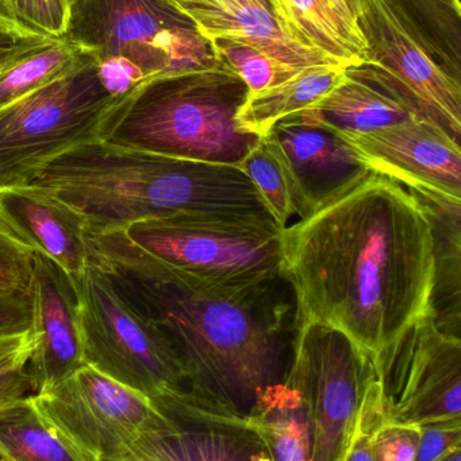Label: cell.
Masks as SVG:
<instances>
[{"instance_id":"1","label":"cell","mask_w":461,"mask_h":461,"mask_svg":"<svg viewBox=\"0 0 461 461\" xmlns=\"http://www.w3.org/2000/svg\"><path fill=\"white\" fill-rule=\"evenodd\" d=\"M281 276L298 327L335 328L376 362L432 314L429 223L402 184L373 173L281 230Z\"/></svg>"},{"instance_id":"2","label":"cell","mask_w":461,"mask_h":461,"mask_svg":"<svg viewBox=\"0 0 461 461\" xmlns=\"http://www.w3.org/2000/svg\"><path fill=\"white\" fill-rule=\"evenodd\" d=\"M110 273L170 339L200 411L246 421L260 394L286 379L298 314L294 290L281 274L216 285Z\"/></svg>"},{"instance_id":"3","label":"cell","mask_w":461,"mask_h":461,"mask_svg":"<svg viewBox=\"0 0 461 461\" xmlns=\"http://www.w3.org/2000/svg\"><path fill=\"white\" fill-rule=\"evenodd\" d=\"M27 184L75 210L88 236L175 216L275 221L238 167L172 158L100 140L60 154Z\"/></svg>"},{"instance_id":"4","label":"cell","mask_w":461,"mask_h":461,"mask_svg":"<svg viewBox=\"0 0 461 461\" xmlns=\"http://www.w3.org/2000/svg\"><path fill=\"white\" fill-rule=\"evenodd\" d=\"M249 89L224 62L146 78L108 113L100 140L159 156L240 167L260 137L240 129Z\"/></svg>"},{"instance_id":"5","label":"cell","mask_w":461,"mask_h":461,"mask_svg":"<svg viewBox=\"0 0 461 461\" xmlns=\"http://www.w3.org/2000/svg\"><path fill=\"white\" fill-rule=\"evenodd\" d=\"M281 230L275 221L175 216L88 240L91 262L113 273L240 285L281 276Z\"/></svg>"},{"instance_id":"6","label":"cell","mask_w":461,"mask_h":461,"mask_svg":"<svg viewBox=\"0 0 461 461\" xmlns=\"http://www.w3.org/2000/svg\"><path fill=\"white\" fill-rule=\"evenodd\" d=\"M72 282L86 365L145 395L170 419L199 411L170 339L118 279L91 262Z\"/></svg>"},{"instance_id":"7","label":"cell","mask_w":461,"mask_h":461,"mask_svg":"<svg viewBox=\"0 0 461 461\" xmlns=\"http://www.w3.org/2000/svg\"><path fill=\"white\" fill-rule=\"evenodd\" d=\"M97 62L0 110V188L27 184L60 154L100 140L121 97L105 88Z\"/></svg>"},{"instance_id":"8","label":"cell","mask_w":461,"mask_h":461,"mask_svg":"<svg viewBox=\"0 0 461 461\" xmlns=\"http://www.w3.org/2000/svg\"><path fill=\"white\" fill-rule=\"evenodd\" d=\"M67 37L94 49L97 59H130L148 78L219 62L210 41L171 0H76Z\"/></svg>"},{"instance_id":"9","label":"cell","mask_w":461,"mask_h":461,"mask_svg":"<svg viewBox=\"0 0 461 461\" xmlns=\"http://www.w3.org/2000/svg\"><path fill=\"white\" fill-rule=\"evenodd\" d=\"M286 378L308 403L310 461H346L375 379L371 357L340 330L308 322L298 327Z\"/></svg>"},{"instance_id":"10","label":"cell","mask_w":461,"mask_h":461,"mask_svg":"<svg viewBox=\"0 0 461 461\" xmlns=\"http://www.w3.org/2000/svg\"><path fill=\"white\" fill-rule=\"evenodd\" d=\"M32 397L48 424L97 461H122L135 438L176 425L148 397L87 365Z\"/></svg>"},{"instance_id":"11","label":"cell","mask_w":461,"mask_h":461,"mask_svg":"<svg viewBox=\"0 0 461 461\" xmlns=\"http://www.w3.org/2000/svg\"><path fill=\"white\" fill-rule=\"evenodd\" d=\"M367 64L352 72L386 88L414 115L432 122L460 142V78L444 69L410 29L394 0H371L359 19Z\"/></svg>"},{"instance_id":"12","label":"cell","mask_w":461,"mask_h":461,"mask_svg":"<svg viewBox=\"0 0 461 461\" xmlns=\"http://www.w3.org/2000/svg\"><path fill=\"white\" fill-rule=\"evenodd\" d=\"M373 365L386 421L414 427L461 421V338L441 332L433 314Z\"/></svg>"},{"instance_id":"13","label":"cell","mask_w":461,"mask_h":461,"mask_svg":"<svg viewBox=\"0 0 461 461\" xmlns=\"http://www.w3.org/2000/svg\"><path fill=\"white\" fill-rule=\"evenodd\" d=\"M262 138L281 165L292 210L300 221L373 173L338 132L305 113L278 122Z\"/></svg>"},{"instance_id":"14","label":"cell","mask_w":461,"mask_h":461,"mask_svg":"<svg viewBox=\"0 0 461 461\" xmlns=\"http://www.w3.org/2000/svg\"><path fill=\"white\" fill-rule=\"evenodd\" d=\"M340 135L371 172L406 188L421 186L461 199L460 142L438 124L416 118L375 131Z\"/></svg>"},{"instance_id":"15","label":"cell","mask_w":461,"mask_h":461,"mask_svg":"<svg viewBox=\"0 0 461 461\" xmlns=\"http://www.w3.org/2000/svg\"><path fill=\"white\" fill-rule=\"evenodd\" d=\"M34 255L30 294L32 349L27 373L35 394L61 384L86 362L72 279L48 258Z\"/></svg>"},{"instance_id":"16","label":"cell","mask_w":461,"mask_h":461,"mask_svg":"<svg viewBox=\"0 0 461 461\" xmlns=\"http://www.w3.org/2000/svg\"><path fill=\"white\" fill-rule=\"evenodd\" d=\"M0 221L35 254L48 258L70 279L78 278L91 263L84 219L37 186H2Z\"/></svg>"},{"instance_id":"17","label":"cell","mask_w":461,"mask_h":461,"mask_svg":"<svg viewBox=\"0 0 461 461\" xmlns=\"http://www.w3.org/2000/svg\"><path fill=\"white\" fill-rule=\"evenodd\" d=\"M175 5L207 41L224 38L248 43L291 67L340 65L292 41L265 0H175Z\"/></svg>"},{"instance_id":"18","label":"cell","mask_w":461,"mask_h":461,"mask_svg":"<svg viewBox=\"0 0 461 461\" xmlns=\"http://www.w3.org/2000/svg\"><path fill=\"white\" fill-rule=\"evenodd\" d=\"M175 427L143 433L122 461H272L246 421L191 417Z\"/></svg>"},{"instance_id":"19","label":"cell","mask_w":461,"mask_h":461,"mask_svg":"<svg viewBox=\"0 0 461 461\" xmlns=\"http://www.w3.org/2000/svg\"><path fill=\"white\" fill-rule=\"evenodd\" d=\"M295 42L346 68L367 64L368 49L356 16L341 0H265Z\"/></svg>"},{"instance_id":"20","label":"cell","mask_w":461,"mask_h":461,"mask_svg":"<svg viewBox=\"0 0 461 461\" xmlns=\"http://www.w3.org/2000/svg\"><path fill=\"white\" fill-rule=\"evenodd\" d=\"M406 189L421 207L432 233L435 259L433 319L441 332L460 338L461 199L421 186Z\"/></svg>"},{"instance_id":"21","label":"cell","mask_w":461,"mask_h":461,"mask_svg":"<svg viewBox=\"0 0 461 461\" xmlns=\"http://www.w3.org/2000/svg\"><path fill=\"white\" fill-rule=\"evenodd\" d=\"M303 113L338 134H363L419 118L386 88L349 68L332 92Z\"/></svg>"},{"instance_id":"22","label":"cell","mask_w":461,"mask_h":461,"mask_svg":"<svg viewBox=\"0 0 461 461\" xmlns=\"http://www.w3.org/2000/svg\"><path fill=\"white\" fill-rule=\"evenodd\" d=\"M343 65L306 68L283 83L248 95L237 113V123L249 134L264 137L278 122L321 102L346 78Z\"/></svg>"},{"instance_id":"23","label":"cell","mask_w":461,"mask_h":461,"mask_svg":"<svg viewBox=\"0 0 461 461\" xmlns=\"http://www.w3.org/2000/svg\"><path fill=\"white\" fill-rule=\"evenodd\" d=\"M246 425L264 443L272 461H310L308 403L289 379L268 386L257 398Z\"/></svg>"},{"instance_id":"24","label":"cell","mask_w":461,"mask_h":461,"mask_svg":"<svg viewBox=\"0 0 461 461\" xmlns=\"http://www.w3.org/2000/svg\"><path fill=\"white\" fill-rule=\"evenodd\" d=\"M0 459L5 461H97L48 424L32 395L0 405Z\"/></svg>"},{"instance_id":"25","label":"cell","mask_w":461,"mask_h":461,"mask_svg":"<svg viewBox=\"0 0 461 461\" xmlns=\"http://www.w3.org/2000/svg\"><path fill=\"white\" fill-rule=\"evenodd\" d=\"M97 59V51L64 37L0 72V110Z\"/></svg>"},{"instance_id":"26","label":"cell","mask_w":461,"mask_h":461,"mask_svg":"<svg viewBox=\"0 0 461 461\" xmlns=\"http://www.w3.org/2000/svg\"><path fill=\"white\" fill-rule=\"evenodd\" d=\"M210 43L217 59L227 65L245 83L249 95L283 83L306 69L276 61L248 43L224 38L210 41Z\"/></svg>"},{"instance_id":"27","label":"cell","mask_w":461,"mask_h":461,"mask_svg":"<svg viewBox=\"0 0 461 461\" xmlns=\"http://www.w3.org/2000/svg\"><path fill=\"white\" fill-rule=\"evenodd\" d=\"M75 0H0V19L22 32L46 40L67 37Z\"/></svg>"},{"instance_id":"28","label":"cell","mask_w":461,"mask_h":461,"mask_svg":"<svg viewBox=\"0 0 461 461\" xmlns=\"http://www.w3.org/2000/svg\"><path fill=\"white\" fill-rule=\"evenodd\" d=\"M238 167L254 184L260 199L279 229H286L290 219L294 215L289 186L278 159L271 153L263 138H260L257 145L249 151Z\"/></svg>"},{"instance_id":"29","label":"cell","mask_w":461,"mask_h":461,"mask_svg":"<svg viewBox=\"0 0 461 461\" xmlns=\"http://www.w3.org/2000/svg\"><path fill=\"white\" fill-rule=\"evenodd\" d=\"M34 251L0 221V301L30 303Z\"/></svg>"},{"instance_id":"30","label":"cell","mask_w":461,"mask_h":461,"mask_svg":"<svg viewBox=\"0 0 461 461\" xmlns=\"http://www.w3.org/2000/svg\"><path fill=\"white\" fill-rule=\"evenodd\" d=\"M421 427L394 424L382 419L373 436L375 461H414Z\"/></svg>"},{"instance_id":"31","label":"cell","mask_w":461,"mask_h":461,"mask_svg":"<svg viewBox=\"0 0 461 461\" xmlns=\"http://www.w3.org/2000/svg\"><path fill=\"white\" fill-rule=\"evenodd\" d=\"M382 419H383V411H382L378 382L375 378L371 382L367 393H365L356 435H355L354 443H352L346 461H375L373 436Z\"/></svg>"},{"instance_id":"32","label":"cell","mask_w":461,"mask_h":461,"mask_svg":"<svg viewBox=\"0 0 461 461\" xmlns=\"http://www.w3.org/2000/svg\"><path fill=\"white\" fill-rule=\"evenodd\" d=\"M461 449V421L435 422L421 427L414 461H440Z\"/></svg>"},{"instance_id":"33","label":"cell","mask_w":461,"mask_h":461,"mask_svg":"<svg viewBox=\"0 0 461 461\" xmlns=\"http://www.w3.org/2000/svg\"><path fill=\"white\" fill-rule=\"evenodd\" d=\"M97 67L103 86L115 97L124 96L148 78L141 68L124 57L97 59Z\"/></svg>"},{"instance_id":"34","label":"cell","mask_w":461,"mask_h":461,"mask_svg":"<svg viewBox=\"0 0 461 461\" xmlns=\"http://www.w3.org/2000/svg\"><path fill=\"white\" fill-rule=\"evenodd\" d=\"M32 346L10 355L0 360V405L23 397L29 390H32L29 373H27V362L32 354Z\"/></svg>"},{"instance_id":"35","label":"cell","mask_w":461,"mask_h":461,"mask_svg":"<svg viewBox=\"0 0 461 461\" xmlns=\"http://www.w3.org/2000/svg\"><path fill=\"white\" fill-rule=\"evenodd\" d=\"M51 41L54 40L24 34L13 24L0 19V59L37 50V49L49 45Z\"/></svg>"},{"instance_id":"36","label":"cell","mask_w":461,"mask_h":461,"mask_svg":"<svg viewBox=\"0 0 461 461\" xmlns=\"http://www.w3.org/2000/svg\"><path fill=\"white\" fill-rule=\"evenodd\" d=\"M26 309L18 303L0 301V332H16L26 324Z\"/></svg>"},{"instance_id":"37","label":"cell","mask_w":461,"mask_h":461,"mask_svg":"<svg viewBox=\"0 0 461 461\" xmlns=\"http://www.w3.org/2000/svg\"><path fill=\"white\" fill-rule=\"evenodd\" d=\"M32 346V328L22 332H0V360Z\"/></svg>"},{"instance_id":"38","label":"cell","mask_w":461,"mask_h":461,"mask_svg":"<svg viewBox=\"0 0 461 461\" xmlns=\"http://www.w3.org/2000/svg\"><path fill=\"white\" fill-rule=\"evenodd\" d=\"M357 19L363 15L371 0H341Z\"/></svg>"},{"instance_id":"39","label":"cell","mask_w":461,"mask_h":461,"mask_svg":"<svg viewBox=\"0 0 461 461\" xmlns=\"http://www.w3.org/2000/svg\"><path fill=\"white\" fill-rule=\"evenodd\" d=\"M51 42H53V41H51ZM43 48H45V46H43ZM40 49H42V48H40ZM40 49H37V50H40ZM37 50L26 51V53L16 54V56H11V57H5V59H0V72H2V70H5V68L10 67V65H13L14 62L18 61V59H23V57L29 56V54H32V51H37Z\"/></svg>"},{"instance_id":"40","label":"cell","mask_w":461,"mask_h":461,"mask_svg":"<svg viewBox=\"0 0 461 461\" xmlns=\"http://www.w3.org/2000/svg\"><path fill=\"white\" fill-rule=\"evenodd\" d=\"M440 461H461V449L452 452L451 455H448V456L444 457V459Z\"/></svg>"},{"instance_id":"41","label":"cell","mask_w":461,"mask_h":461,"mask_svg":"<svg viewBox=\"0 0 461 461\" xmlns=\"http://www.w3.org/2000/svg\"><path fill=\"white\" fill-rule=\"evenodd\" d=\"M452 5H454L455 13H456V15H460V0H451Z\"/></svg>"},{"instance_id":"42","label":"cell","mask_w":461,"mask_h":461,"mask_svg":"<svg viewBox=\"0 0 461 461\" xmlns=\"http://www.w3.org/2000/svg\"><path fill=\"white\" fill-rule=\"evenodd\" d=\"M171 2H172V3H173V5H175V0H171Z\"/></svg>"},{"instance_id":"43","label":"cell","mask_w":461,"mask_h":461,"mask_svg":"<svg viewBox=\"0 0 461 461\" xmlns=\"http://www.w3.org/2000/svg\"><path fill=\"white\" fill-rule=\"evenodd\" d=\"M0 461H5V460L0 459Z\"/></svg>"},{"instance_id":"44","label":"cell","mask_w":461,"mask_h":461,"mask_svg":"<svg viewBox=\"0 0 461 461\" xmlns=\"http://www.w3.org/2000/svg\"><path fill=\"white\" fill-rule=\"evenodd\" d=\"M75 2H76V0H75Z\"/></svg>"}]
</instances>
